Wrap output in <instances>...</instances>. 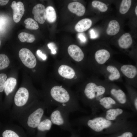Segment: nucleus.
<instances>
[{"mask_svg":"<svg viewBox=\"0 0 137 137\" xmlns=\"http://www.w3.org/2000/svg\"><path fill=\"white\" fill-rule=\"evenodd\" d=\"M51 104L62 107L70 113L79 110L80 107L77 97L69 89L63 86L55 85L49 91Z\"/></svg>","mask_w":137,"mask_h":137,"instance_id":"nucleus-1","label":"nucleus"},{"mask_svg":"<svg viewBox=\"0 0 137 137\" xmlns=\"http://www.w3.org/2000/svg\"><path fill=\"white\" fill-rule=\"evenodd\" d=\"M70 113L61 106H58L52 112L50 118L53 124L59 126L62 129L69 132L74 131L69 120Z\"/></svg>","mask_w":137,"mask_h":137,"instance_id":"nucleus-2","label":"nucleus"},{"mask_svg":"<svg viewBox=\"0 0 137 137\" xmlns=\"http://www.w3.org/2000/svg\"><path fill=\"white\" fill-rule=\"evenodd\" d=\"M106 89L101 85H97L93 82L87 83L82 91V93L87 100L91 101L105 93Z\"/></svg>","mask_w":137,"mask_h":137,"instance_id":"nucleus-3","label":"nucleus"},{"mask_svg":"<svg viewBox=\"0 0 137 137\" xmlns=\"http://www.w3.org/2000/svg\"><path fill=\"white\" fill-rule=\"evenodd\" d=\"M88 126L96 132H100L110 127L112 124L110 120L103 117H99L89 119L87 121Z\"/></svg>","mask_w":137,"mask_h":137,"instance_id":"nucleus-4","label":"nucleus"},{"mask_svg":"<svg viewBox=\"0 0 137 137\" xmlns=\"http://www.w3.org/2000/svg\"><path fill=\"white\" fill-rule=\"evenodd\" d=\"M19 57L23 63L29 68H33L36 66L37 60L36 58L28 49L23 48L19 51Z\"/></svg>","mask_w":137,"mask_h":137,"instance_id":"nucleus-5","label":"nucleus"},{"mask_svg":"<svg viewBox=\"0 0 137 137\" xmlns=\"http://www.w3.org/2000/svg\"><path fill=\"white\" fill-rule=\"evenodd\" d=\"M44 113L42 107L37 108L29 116L27 122L28 126L31 128L37 127L41 122Z\"/></svg>","mask_w":137,"mask_h":137,"instance_id":"nucleus-6","label":"nucleus"},{"mask_svg":"<svg viewBox=\"0 0 137 137\" xmlns=\"http://www.w3.org/2000/svg\"><path fill=\"white\" fill-rule=\"evenodd\" d=\"M28 90L24 87L20 88L16 92L14 97L15 105L18 107L24 105L27 102L29 97Z\"/></svg>","mask_w":137,"mask_h":137,"instance_id":"nucleus-7","label":"nucleus"},{"mask_svg":"<svg viewBox=\"0 0 137 137\" xmlns=\"http://www.w3.org/2000/svg\"><path fill=\"white\" fill-rule=\"evenodd\" d=\"M32 13L35 20L40 24H43L46 19V8L43 5L39 4L33 8Z\"/></svg>","mask_w":137,"mask_h":137,"instance_id":"nucleus-8","label":"nucleus"},{"mask_svg":"<svg viewBox=\"0 0 137 137\" xmlns=\"http://www.w3.org/2000/svg\"><path fill=\"white\" fill-rule=\"evenodd\" d=\"M11 6L13 10V21L15 23H18L20 21L24 12L23 4L20 1L16 3L15 1H13Z\"/></svg>","mask_w":137,"mask_h":137,"instance_id":"nucleus-9","label":"nucleus"},{"mask_svg":"<svg viewBox=\"0 0 137 137\" xmlns=\"http://www.w3.org/2000/svg\"><path fill=\"white\" fill-rule=\"evenodd\" d=\"M67 51L70 56L77 62H80L83 59V53L77 45L74 44L70 45L68 48Z\"/></svg>","mask_w":137,"mask_h":137,"instance_id":"nucleus-10","label":"nucleus"},{"mask_svg":"<svg viewBox=\"0 0 137 137\" xmlns=\"http://www.w3.org/2000/svg\"><path fill=\"white\" fill-rule=\"evenodd\" d=\"M58 72L61 76L67 79H72L76 76L74 70L71 67L65 64L60 65L58 67Z\"/></svg>","mask_w":137,"mask_h":137,"instance_id":"nucleus-11","label":"nucleus"},{"mask_svg":"<svg viewBox=\"0 0 137 137\" xmlns=\"http://www.w3.org/2000/svg\"><path fill=\"white\" fill-rule=\"evenodd\" d=\"M110 56L109 52L105 49H99L95 53L94 58L96 63L99 65L105 63L109 59Z\"/></svg>","mask_w":137,"mask_h":137,"instance_id":"nucleus-12","label":"nucleus"},{"mask_svg":"<svg viewBox=\"0 0 137 137\" xmlns=\"http://www.w3.org/2000/svg\"><path fill=\"white\" fill-rule=\"evenodd\" d=\"M67 7L70 11L79 16H83L85 12V8L84 5L77 2H74L70 3Z\"/></svg>","mask_w":137,"mask_h":137,"instance_id":"nucleus-13","label":"nucleus"},{"mask_svg":"<svg viewBox=\"0 0 137 137\" xmlns=\"http://www.w3.org/2000/svg\"><path fill=\"white\" fill-rule=\"evenodd\" d=\"M121 72L127 78L132 79L137 75V69L135 66L131 64H125L120 67Z\"/></svg>","mask_w":137,"mask_h":137,"instance_id":"nucleus-14","label":"nucleus"},{"mask_svg":"<svg viewBox=\"0 0 137 137\" xmlns=\"http://www.w3.org/2000/svg\"><path fill=\"white\" fill-rule=\"evenodd\" d=\"M132 40L130 34L126 33L123 35L118 40L119 46L123 49L129 48L132 45Z\"/></svg>","mask_w":137,"mask_h":137,"instance_id":"nucleus-15","label":"nucleus"},{"mask_svg":"<svg viewBox=\"0 0 137 137\" xmlns=\"http://www.w3.org/2000/svg\"><path fill=\"white\" fill-rule=\"evenodd\" d=\"M92 24V21L90 19H83L78 21L76 24L75 28V30L78 32H83L89 28Z\"/></svg>","mask_w":137,"mask_h":137,"instance_id":"nucleus-16","label":"nucleus"},{"mask_svg":"<svg viewBox=\"0 0 137 137\" xmlns=\"http://www.w3.org/2000/svg\"><path fill=\"white\" fill-rule=\"evenodd\" d=\"M106 70L109 73L108 79L111 81L117 80L121 77L120 73L118 68L115 66L109 65L106 67Z\"/></svg>","mask_w":137,"mask_h":137,"instance_id":"nucleus-17","label":"nucleus"},{"mask_svg":"<svg viewBox=\"0 0 137 137\" xmlns=\"http://www.w3.org/2000/svg\"><path fill=\"white\" fill-rule=\"evenodd\" d=\"M16 84V80L14 78L10 77L6 79L4 85L5 93L8 96L14 89Z\"/></svg>","mask_w":137,"mask_h":137,"instance_id":"nucleus-18","label":"nucleus"},{"mask_svg":"<svg viewBox=\"0 0 137 137\" xmlns=\"http://www.w3.org/2000/svg\"><path fill=\"white\" fill-rule=\"evenodd\" d=\"M120 29V25L117 21L113 20L110 21L108 24L106 30L107 34L110 36H113L117 34Z\"/></svg>","mask_w":137,"mask_h":137,"instance_id":"nucleus-19","label":"nucleus"},{"mask_svg":"<svg viewBox=\"0 0 137 137\" xmlns=\"http://www.w3.org/2000/svg\"><path fill=\"white\" fill-rule=\"evenodd\" d=\"M110 92L111 95L121 104H124L126 102V94L121 89L113 88L111 90Z\"/></svg>","mask_w":137,"mask_h":137,"instance_id":"nucleus-20","label":"nucleus"},{"mask_svg":"<svg viewBox=\"0 0 137 137\" xmlns=\"http://www.w3.org/2000/svg\"><path fill=\"white\" fill-rule=\"evenodd\" d=\"M52 124L50 118H46L41 120L37 128L40 132H44L49 130Z\"/></svg>","mask_w":137,"mask_h":137,"instance_id":"nucleus-21","label":"nucleus"},{"mask_svg":"<svg viewBox=\"0 0 137 137\" xmlns=\"http://www.w3.org/2000/svg\"><path fill=\"white\" fill-rule=\"evenodd\" d=\"M46 19L49 23H53L56 20L57 16L55 10L52 6H48L46 9Z\"/></svg>","mask_w":137,"mask_h":137,"instance_id":"nucleus-22","label":"nucleus"},{"mask_svg":"<svg viewBox=\"0 0 137 137\" xmlns=\"http://www.w3.org/2000/svg\"><path fill=\"white\" fill-rule=\"evenodd\" d=\"M123 112V110L121 109H110L107 111L106 118V119L110 121L114 120Z\"/></svg>","mask_w":137,"mask_h":137,"instance_id":"nucleus-23","label":"nucleus"},{"mask_svg":"<svg viewBox=\"0 0 137 137\" xmlns=\"http://www.w3.org/2000/svg\"><path fill=\"white\" fill-rule=\"evenodd\" d=\"M18 37L20 40L22 42H26L31 43L35 39L34 36L33 35L24 32L20 33Z\"/></svg>","mask_w":137,"mask_h":137,"instance_id":"nucleus-24","label":"nucleus"},{"mask_svg":"<svg viewBox=\"0 0 137 137\" xmlns=\"http://www.w3.org/2000/svg\"><path fill=\"white\" fill-rule=\"evenodd\" d=\"M99 104L105 108L109 109L112 107V104H116L115 101L110 97H104L99 100Z\"/></svg>","mask_w":137,"mask_h":137,"instance_id":"nucleus-25","label":"nucleus"},{"mask_svg":"<svg viewBox=\"0 0 137 137\" xmlns=\"http://www.w3.org/2000/svg\"><path fill=\"white\" fill-rule=\"evenodd\" d=\"M131 2V0H122L119 7L120 12L122 14L127 13L130 8Z\"/></svg>","mask_w":137,"mask_h":137,"instance_id":"nucleus-26","label":"nucleus"},{"mask_svg":"<svg viewBox=\"0 0 137 137\" xmlns=\"http://www.w3.org/2000/svg\"><path fill=\"white\" fill-rule=\"evenodd\" d=\"M24 23L26 25L25 28L28 29L36 30L39 26L37 23L32 19L29 18L25 19Z\"/></svg>","mask_w":137,"mask_h":137,"instance_id":"nucleus-27","label":"nucleus"},{"mask_svg":"<svg viewBox=\"0 0 137 137\" xmlns=\"http://www.w3.org/2000/svg\"><path fill=\"white\" fill-rule=\"evenodd\" d=\"M9 64L10 60L7 56L4 54H0V71L7 68Z\"/></svg>","mask_w":137,"mask_h":137,"instance_id":"nucleus-28","label":"nucleus"},{"mask_svg":"<svg viewBox=\"0 0 137 137\" xmlns=\"http://www.w3.org/2000/svg\"><path fill=\"white\" fill-rule=\"evenodd\" d=\"M92 6L94 8H97L101 12H105L107 11L108 7L105 4L97 1H94L92 2Z\"/></svg>","mask_w":137,"mask_h":137,"instance_id":"nucleus-29","label":"nucleus"},{"mask_svg":"<svg viewBox=\"0 0 137 137\" xmlns=\"http://www.w3.org/2000/svg\"><path fill=\"white\" fill-rule=\"evenodd\" d=\"M7 77V75L5 73H0V92H3L4 90V84Z\"/></svg>","mask_w":137,"mask_h":137,"instance_id":"nucleus-30","label":"nucleus"},{"mask_svg":"<svg viewBox=\"0 0 137 137\" xmlns=\"http://www.w3.org/2000/svg\"><path fill=\"white\" fill-rule=\"evenodd\" d=\"M3 137H19L14 131L10 130H6L2 134Z\"/></svg>","mask_w":137,"mask_h":137,"instance_id":"nucleus-31","label":"nucleus"},{"mask_svg":"<svg viewBox=\"0 0 137 137\" xmlns=\"http://www.w3.org/2000/svg\"><path fill=\"white\" fill-rule=\"evenodd\" d=\"M7 24V20L3 17H0V31L5 28Z\"/></svg>","mask_w":137,"mask_h":137,"instance_id":"nucleus-32","label":"nucleus"},{"mask_svg":"<svg viewBox=\"0 0 137 137\" xmlns=\"http://www.w3.org/2000/svg\"><path fill=\"white\" fill-rule=\"evenodd\" d=\"M48 48L51 50V53L53 54H55L56 53V47L54 44L53 43H49L47 44Z\"/></svg>","mask_w":137,"mask_h":137,"instance_id":"nucleus-33","label":"nucleus"},{"mask_svg":"<svg viewBox=\"0 0 137 137\" xmlns=\"http://www.w3.org/2000/svg\"><path fill=\"white\" fill-rule=\"evenodd\" d=\"M37 55L40 58L43 60H45L47 58L46 55L43 53L40 50H38L36 51Z\"/></svg>","mask_w":137,"mask_h":137,"instance_id":"nucleus-34","label":"nucleus"},{"mask_svg":"<svg viewBox=\"0 0 137 137\" xmlns=\"http://www.w3.org/2000/svg\"><path fill=\"white\" fill-rule=\"evenodd\" d=\"M133 135L130 132L127 131L124 132L121 134L116 137H133Z\"/></svg>","mask_w":137,"mask_h":137,"instance_id":"nucleus-35","label":"nucleus"},{"mask_svg":"<svg viewBox=\"0 0 137 137\" xmlns=\"http://www.w3.org/2000/svg\"><path fill=\"white\" fill-rule=\"evenodd\" d=\"M78 38L81 41L84 42L86 41V38L85 36L82 33L78 34Z\"/></svg>","mask_w":137,"mask_h":137,"instance_id":"nucleus-36","label":"nucleus"},{"mask_svg":"<svg viewBox=\"0 0 137 137\" xmlns=\"http://www.w3.org/2000/svg\"><path fill=\"white\" fill-rule=\"evenodd\" d=\"M71 135L68 137H80L79 135L75 130L73 131L70 132Z\"/></svg>","mask_w":137,"mask_h":137,"instance_id":"nucleus-37","label":"nucleus"},{"mask_svg":"<svg viewBox=\"0 0 137 137\" xmlns=\"http://www.w3.org/2000/svg\"><path fill=\"white\" fill-rule=\"evenodd\" d=\"M91 38L92 39L95 38L96 37V34L94 30L93 29H91L90 31Z\"/></svg>","mask_w":137,"mask_h":137,"instance_id":"nucleus-38","label":"nucleus"},{"mask_svg":"<svg viewBox=\"0 0 137 137\" xmlns=\"http://www.w3.org/2000/svg\"><path fill=\"white\" fill-rule=\"evenodd\" d=\"M9 1L7 0H0V5L4 6L7 4Z\"/></svg>","mask_w":137,"mask_h":137,"instance_id":"nucleus-39","label":"nucleus"},{"mask_svg":"<svg viewBox=\"0 0 137 137\" xmlns=\"http://www.w3.org/2000/svg\"><path fill=\"white\" fill-rule=\"evenodd\" d=\"M135 107L136 109V110L137 109V98H136L134 102Z\"/></svg>","mask_w":137,"mask_h":137,"instance_id":"nucleus-40","label":"nucleus"},{"mask_svg":"<svg viewBox=\"0 0 137 137\" xmlns=\"http://www.w3.org/2000/svg\"><path fill=\"white\" fill-rule=\"evenodd\" d=\"M137 6L136 5L135 9V12L136 15H137Z\"/></svg>","mask_w":137,"mask_h":137,"instance_id":"nucleus-41","label":"nucleus"},{"mask_svg":"<svg viewBox=\"0 0 137 137\" xmlns=\"http://www.w3.org/2000/svg\"><path fill=\"white\" fill-rule=\"evenodd\" d=\"M1 42L0 40V46H1Z\"/></svg>","mask_w":137,"mask_h":137,"instance_id":"nucleus-42","label":"nucleus"}]
</instances>
